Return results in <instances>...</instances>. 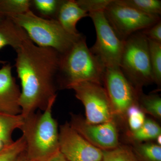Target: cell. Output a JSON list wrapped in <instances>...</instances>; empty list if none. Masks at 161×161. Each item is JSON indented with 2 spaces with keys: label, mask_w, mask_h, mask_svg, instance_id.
Here are the masks:
<instances>
[{
  "label": "cell",
  "mask_w": 161,
  "mask_h": 161,
  "mask_svg": "<svg viewBox=\"0 0 161 161\" xmlns=\"http://www.w3.org/2000/svg\"><path fill=\"white\" fill-rule=\"evenodd\" d=\"M105 67L88 47L82 35L68 50L60 54L58 83L67 89L74 84L92 81L102 85Z\"/></svg>",
  "instance_id": "3957f363"
},
{
  "label": "cell",
  "mask_w": 161,
  "mask_h": 161,
  "mask_svg": "<svg viewBox=\"0 0 161 161\" xmlns=\"http://www.w3.org/2000/svg\"><path fill=\"white\" fill-rule=\"evenodd\" d=\"M31 0H0V14L6 18L31 10Z\"/></svg>",
  "instance_id": "ac0fdd59"
},
{
  "label": "cell",
  "mask_w": 161,
  "mask_h": 161,
  "mask_svg": "<svg viewBox=\"0 0 161 161\" xmlns=\"http://www.w3.org/2000/svg\"><path fill=\"white\" fill-rule=\"evenodd\" d=\"M4 144H3V142L0 140V150L4 147Z\"/></svg>",
  "instance_id": "4dcf8cb0"
},
{
  "label": "cell",
  "mask_w": 161,
  "mask_h": 161,
  "mask_svg": "<svg viewBox=\"0 0 161 161\" xmlns=\"http://www.w3.org/2000/svg\"><path fill=\"white\" fill-rule=\"evenodd\" d=\"M87 16L89 14L79 6L76 0H64L56 20L69 33L78 36L80 34L76 27L77 23Z\"/></svg>",
  "instance_id": "4fadbf2b"
},
{
  "label": "cell",
  "mask_w": 161,
  "mask_h": 161,
  "mask_svg": "<svg viewBox=\"0 0 161 161\" xmlns=\"http://www.w3.org/2000/svg\"><path fill=\"white\" fill-rule=\"evenodd\" d=\"M25 31L9 18L0 22V49L9 46L15 50L26 37ZM0 64H5L6 61L0 60Z\"/></svg>",
  "instance_id": "5bb4252c"
},
{
  "label": "cell",
  "mask_w": 161,
  "mask_h": 161,
  "mask_svg": "<svg viewBox=\"0 0 161 161\" xmlns=\"http://www.w3.org/2000/svg\"><path fill=\"white\" fill-rule=\"evenodd\" d=\"M139 98L144 109L158 119L161 117V98L158 95H141Z\"/></svg>",
  "instance_id": "cb8c5ba5"
},
{
  "label": "cell",
  "mask_w": 161,
  "mask_h": 161,
  "mask_svg": "<svg viewBox=\"0 0 161 161\" xmlns=\"http://www.w3.org/2000/svg\"><path fill=\"white\" fill-rule=\"evenodd\" d=\"M119 67L127 79L139 91L153 81L148 39L142 31L124 41Z\"/></svg>",
  "instance_id": "5b68a950"
},
{
  "label": "cell",
  "mask_w": 161,
  "mask_h": 161,
  "mask_svg": "<svg viewBox=\"0 0 161 161\" xmlns=\"http://www.w3.org/2000/svg\"><path fill=\"white\" fill-rule=\"evenodd\" d=\"M112 0H76L79 6L88 13L104 11Z\"/></svg>",
  "instance_id": "484cf974"
},
{
  "label": "cell",
  "mask_w": 161,
  "mask_h": 161,
  "mask_svg": "<svg viewBox=\"0 0 161 161\" xmlns=\"http://www.w3.org/2000/svg\"><path fill=\"white\" fill-rule=\"evenodd\" d=\"M16 161H29L26 158L25 151L20 155Z\"/></svg>",
  "instance_id": "f1b7e54d"
},
{
  "label": "cell",
  "mask_w": 161,
  "mask_h": 161,
  "mask_svg": "<svg viewBox=\"0 0 161 161\" xmlns=\"http://www.w3.org/2000/svg\"><path fill=\"white\" fill-rule=\"evenodd\" d=\"M23 28L30 40L37 46L50 47L63 54L82 36L67 32L56 19H44L31 10L8 17Z\"/></svg>",
  "instance_id": "277c9868"
},
{
  "label": "cell",
  "mask_w": 161,
  "mask_h": 161,
  "mask_svg": "<svg viewBox=\"0 0 161 161\" xmlns=\"http://www.w3.org/2000/svg\"><path fill=\"white\" fill-rule=\"evenodd\" d=\"M161 134V129L158 124L151 119H146L141 128L132 132V136L136 141L142 142L156 139Z\"/></svg>",
  "instance_id": "44dd1931"
},
{
  "label": "cell",
  "mask_w": 161,
  "mask_h": 161,
  "mask_svg": "<svg viewBox=\"0 0 161 161\" xmlns=\"http://www.w3.org/2000/svg\"><path fill=\"white\" fill-rule=\"evenodd\" d=\"M15 65L21 84L20 106L25 117L44 111L57 98L60 53L37 46L28 36L15 50Z\"/></svg>",
  "instance_id": "6da1fadb"
},
{
  "label": "cell",
  "mask_w": 161,
  "mask_h": 161,
  "mask_svg": "<svg viewBox=\"0 0 161 161\" xmlns=\"http://www.w3.org/2000/svg\"><path fill=\"white\" fill-rule=\"evenodd\" d=\"M21 114L13 115L0 112V140L4 146L11 144L13 133L15 130L20 129L23 122Z\"/></svg>",
  "instance_id": "9a60e30c"
},
{
  "label": "cell",
  "mask_w": 161,
  "mask_h": 161,
  "mask_svg": "<svg viewBox=\"0 0 161 161\" xmlns=\"http://www.w3.org/2000/svg\"><path fill=\"white\" fill-rule=\"evenodd\" d=\"M96 32V42L90 48L106 68L119 67L124 41L121 40L108 22L104 11L89 13Z\"/></svg>",
  "instance_id": "8992f818"
},
{
  "label": "cell",
  "mask_w": 161,
  "mask_h": 161,
  "mask_svg": "<svg viewBox=\"0 0 161 161\" xmlns=\"http://www.w3.org/2000/svg\"><path fill=\"white\" fill-rule=\"evenodd\" d=\"M26 142L22 136L9 145L0 150V161H16L26 150Z\"/></svg>",
  "instance_id": "ffe728a7"
},
{
  "label": "cell",
  "mask_w": 161,
  "mask_h": 161,
  "mask_svg": "<svg viewBox=\"0 0 161 161\" xmlns=\"http://www.w3.org/2000/svg\"><path fill=\"white\" fill-rule=\"evenodd\" d=\"M161 135H159L157 137L156 139L157 142V144H158V145H159V146H161Z\"/></svg>",
  "instance_id": "f546056e"
},
{
  "label": "cell",
  "mask_w": 161,
  "mask_h": 161,
  "mask_svg": "<svg viewBox=\"0 0 161 161\" xmlns=\"http://www.w3.org/2000/svg\"><path fill=\"white\" fill-rule=\"evenodd\" d=\"M55 102L43 113L35 112L23 117L20 130L26 142L25 153L29 161H47L60 151L58 123L52 114Z\"/></svg>",
  "instance_id": "7a4b0ae2"
},
{
  "label": "cell",
  "mask_w": 161,
  "mask_h": 161,
  "mask_svg": "<svg viewBox=\"0 0 161 161\" xmlns=\"http://www.w3.org/2000/svg\"><path fill=\"white\" fill-rule=\"evenodd\" d=\"M118 3L145 14L160 17V0H117Z\"/></svg>",
  "instance_id": "e0dca14e"
},
{
  "label": "cell",
  "mask_w": 161,
  "mask_h": 161,
  "mask_svg": "<svg viewBox=\"0 0 161 161\" xmlns=\"http://www.w3.org/2000/svg\"><path fill=\"white\" fill-rule=\"evenodd\" d=\"M148 40L153 81L159 85L161 82V43Z\"/></svg>",
  "instance_id": "d6986e66"
},
{
  "label": "cell",
  "mask_w": 161,
  "mask_h": 161,
  "mask_svg": "<svg viewBox=\"0 0 161 161\" xmlns=\"http://www.w3.org/2000/svg\"><path fill=\"white\" fill-rule=\"evenodd\" d=\"M69 124L84 138L101 150H111L119 146L118 132L113 121L90 124L79 115L72 114Z\"/></svg>",
  "instance_id": "8fae6325"
},
{
  "label": "cell",
  "mask_w": 161,
  "mask_h": 161,
  "mask_svg": "<svg viewBox=\"0 0 161 161\" xmlns=\"http://www.w3.org/2000/svg\"><path fill=\"white\" fill-rule=\"evenodd\" d=\"M67 89L74 90L75 96L85 109L86 120L98 124L113 121L115 115L106 91L102 85L92 81L72 84Z\"/></svg>",
  "instance_id": "52a82bcc"
},
{
  "label": "cell",
  "mask_w": 161,
  "mask_h": 161,
  "mask_svg": "<svg viewBox=\"0 0 161 161\" xmlns=\"http://www.w3.org/2000/svg\"><path fill=\"white\" fill-rule=\"evenodd\" d=\"M142 32L148 40L161 43V20Z\"/></svg>",
  "instance_id": "4316f807"
},
{
  "label": "cell",
  "mask_w": 161,
  "mask_h": 161,
  "mask_svg": "<svg viewBox=\"0 0 161 161\" xmlns=\"http://www.w3.org/2000/svg\"><path fill=\"white\" fill-rule=\"evenodd\" d=\"M103 83L114 114L125 115L130 107L136 104L139 91L134 87L119 67L106 69Z\"/></svg>",
  "instance_id": "9c48e42d"
},
{
  "label": "cell",
  "mask_w": 161,
  "mask_h": 161,
  "mask_svg": "<svg viewBox=\"0 0 161 161\" xmlns=\"http://www.w3.org/2000/svg\"><path fill=\"white\" fill-rule=\"evenodd\" d=\"M59 150L69 161H102L103 151L84 138L69 124L60 126Z\"/></svg>",
  "instance_id": "30bf717a"
},
{
  "label": "cell",
  "mask_w": 161,
  "mask_h": 161,
  "mask_svg": "<svg viewBox=\"0 0 161 161\" xmlns=\"http://www.w3.org/2000/svg\"><path fill=\"white\" fill-rule=\"evenodd\" d=\"M6 17L3 16V15H2V14H0V22L4 20V19H6Z\"/></svg>",
  "instance_id": "1f68e13d"
},
{
  "label": "cell",
  "mask_w": 161,
  "mask_h": 161,
  "mask_svg": "<svg viewBox=\"0 0 161 161\" xmlns=\"http://www.w3.org/2000/svg\"><path fill=\"white\" fill-rule=\"evenodd\" d=\"M102 161H139L134 151L127 147H119L109 150H102Z\"/></svg>",
  "instance_id": "7402d4cb"
},
{
  "label": "cell",
  "mask_w": 161,
  "mask_h": 161,
  "mask_svg": "<svg viewBox=\"0 0 161 161\" xmlns=\"http://www.w3.org/2000/svg\"><path fill=\"white\" fill-rule=\"evenodd\" d=\"M12 67L6 64L0 69V112L10 115L21 114V91L12 73Z\"/></svg>",
  "instance_id": "7c38bea8"
},
{
  "label": "cell",
  "mask_w": 161,
  "mask_h": 161,
  "mask_svg": "<svg viewBox=\"0 0 161 161\" xmlns=\"http://www.w3.org/2000/svg\"><path fill=\"white\" fill-rule=\"evenodd\" d=\"M104 13L115 33L123 41L161 20L159 17L145 14L122 5L117 0H112Z\"/></svg>",
  "instance_id": "ba28073f"
},
{
  "label": "cell",
  "mask_w": 161,
  "mask_h": 161,
  "mask_svg": "<svg viewBox=\"0 0 161 161\" xmlns=\"http://www.w3.org/2000/svg\"><path fill=\"white\" fill-rule=\"evenodd\" d=\"M64 0H31V10L40 17L57 19Z\"/></svg>",
  "instance_id": "2e32d148"
},
{
  "label": "cell",
  "mask_w": 161,
  "mask_h": 161,
  "mask_svg": "<svg viewBox=\"0 0 161 161\" xmlns=\"http://www.w3.org/2000/svg\"><path fill=\"white\" fill-rule=\"evenodd\" d=\"M47 161H69L60 151L51 157Z\"/></svg>",
  "instance_id": "83f0119b"
},
{
  "label": "cell",
  "mask_w": 161,
  "mask_h": 161,
  "mask_svg": "<svg viewBox=\"0 0 161 161\" xmlns=\"http://www.w3.org/2000/svg\"><path fill=\"white\" fill-rule=\"evenodd\" d=\"M126 114L129 125L133 132L141 128L146 120L144 112L136 104L129 108Z\"/></svg>",
  "instance_id": "d4e9b609"
},
{
  "label": "cell",
  "mask_w": 161,
  "mask_h": 161,
  "mask_svg": "<svg viewBox=\"0 0 161 161\" xmlns=\"http://www.w3.org/2000/svg\"><path fill=\"white\" fill-rule=\"evenodd\" d=\"M134 153L139 161H161V147L157 144H142Z\"/></svg>",
  "instance_id": "603a6c76"
}]
</instances>
